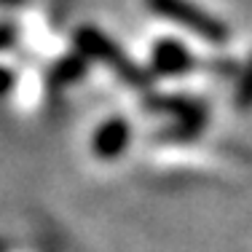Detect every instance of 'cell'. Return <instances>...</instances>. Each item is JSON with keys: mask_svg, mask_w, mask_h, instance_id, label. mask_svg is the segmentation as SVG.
Segmentation results:
<instances>
[{"mask_svg": "<svg viewBox=\"0 0 252 252\" xmlns=\"http://www.w3.org/2000/svg\"><path fill=\"white\" fill-rule=\"evenodd\" d=\"M148 5L156 14L166 16L169 22H177L180 27L190 30V32L201 35L209 43H225L228 40V27L223 22H218L215 16H209L207 11L196 8L188 0H148Z\"/></svg>", "mask_w": 252, "mask_h": 252, "instance_id": "1", "label": "cell"}, {"mask_svg": "<svg viewBox=\"0 0 252 252\" xmlns=\"http://www.w3.org/2000/svg\"><path fill=\"white\" fill-rule=\"evenodd\" d=\"M11 83H14V75H11L8 70H3V67H0V94H3V92H8V89H11Z\"/></svg>", "mask_w": 252, "mask_h": 252, "instance_id": "7", "label": "cell"}, {"mask_svg": "<svg viewBox=\"0 0 252 252\" xmlns=\"http://www.w3.org/2000/svg\"><path fill=\"white\" fill-rule=\"evenodd\" d=\"M153 67L156 73H183V70L193 67V57L188 54L185 46L175 43V40H161L153 51Z\"/></svg>", "mask_w": 252, "mask_h": 252, "instance_id": "3", "label": "cell"}, {"mask_svg": "<svg viewBox=\"0 0 252 252\" xmlns=\"http://www.w3.org/2000/svg\"><path fill=\"white\" fill-rule=\"evenodd\" d=\"M126 142H129V126H126L124 121L105 124L97 131V137H94V145H97V153L102 156V158L118 156L126 148Z\"/></svg>", "mask_w": 252, "mask_h": 252, "instance_id": "4", "label": "cell"}, {"mask_svg": "<svg viewBox=\"0 0 252 252\" xmlns=\"http://www.w3.org/2000/svg\"><path fill=\"white\" fill-rule=\"evenodd\" d=\"M8 46H14V30L0 27V49H8Z\"/></svg>", "mask_w": 252, "mask_h": 252, "instance_id": "6", "label": "cell"}, {"mask_svg": "<svg viewBox=\"0 0 252 252\" xmlns=\"http://www.w3.org/2000/svg\"><path fill=\"white\" fill-rule=\"evenodd\" d=\"M5 3H19V0H5Z\"/></svg>", "mask_w": 252, "mask_h": 252, "instance_id": "8", "label": "cell"}, {"mask_svg": "<svg viewBox=\"0 0 252 252\" xmlns=\"http://www.w3.org/2000/svg\"><path fill=\"white\" fill-rule=\"evenodd\" d=\"M236 107H252V62L244 70V78L236 92Z\"/></svg>", "mask_w": 252, "mask_h": 252, "instance_id": "5", "label": "cell"}, {"mask_svg": "<svg viewBox=\"0 0 252 252\" xmlns=\"http://www.w3.org/2000/svg\"><path fill=\"white\" fill-rule=\"evenodd\" d=\"M78 46H81L89 57L97 59V62L113 67L126 83H131V86H148V73L145 70H140L137 64H131L129 59L124 57V51L118 49L113 40H107L102 32H97V30H92V27L81 30V32H78Z\"/></svg>", "mask_w": 252, "mask_h": 252, "instance_id": "2", "label": "cell"}]
</instances>
